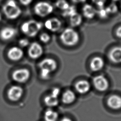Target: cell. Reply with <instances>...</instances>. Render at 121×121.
<instances>
[{
    "label": "cell",
    "instance_id": "cell-5",
    "mask_svg": "<svg viewBox=\"0 0 121 121\" xmlns=\"http://www.w3.org/2000/svg\"><path fill=\"white\" fill-rule=\"evenodd\" d=\"M94 87L98 91L104 92L109 88V82L108 79L103 75H98L95 77L93 79Z\"/></svg>",
    "mask_w": 121,
    "mask_h": 121
},
{
    "label": "cell",
    "instance_id": "cell-24",
    "mask_svg": "<svg viewBox=\"0 0 121 121\" xmlns=\"http://www.w3.org/2000/svg\"><path fill=\"white\" fill-rule=\"evenodd\" d=\"M77 12V9L75 6H69L67 9L63 11L62 15L64 17H69L71 15H72L73 14Z\"/></svg>",
    "mask_w": 121,
    "mask_h": 121
},
{
    "label": "cell",
    "instance_id": "cell-26",
    "mask_svg": "<svg viewBox=\"0 0 121 121\" xmlns=\"http://www.w3.org/2000/svg\"><path fill=\"white\" fill-rule=\"evenodd\" d=\"M40 41L43 43H48L51 39L50 35L46 33H43L41 34L39 37Z\"/></svg>",
    "mask_w": 121,
    "mask_h": 121
},
{
    "label": "cell",
    "instance_id": "cell-23",
    "mask_svg": "<svg viewBox=\"0 0 121 121\" xmlns=\"http://www.w3.org/2000/svg\"><path fill=\"white\" fill-rule=\"evenodd\" d=\"M55 6L58 9L64 11L67 9L70 5L66 0H58L55 3Z\"/></svg>",
    "mask_w": 121,
    "mask_h": 121
},
{
    "label": "cell",
    "instance_id": "cell-13",
    "mask_svg": "<svg viewBox=\"0 0 121 121\" xmlns=\"http://www.w3.org/2000/svg\"><path fill=\"white\" fill-rule=\"evenodd\" d=\"M8 58L13 61H18L21 60L24 56V52L21 48L14 46L10 48L7 53Z\"/></svg>",
    "mask_w": 121,
    "mask_h": 121
},
{
    "label": "cell",
    "instance_id": "cell-18",
    "mask_svg": "<svg viewBox=\"0 0 121 121\" xmlns=\"http://www.w3.org/2000/svg\"><path fill=\"white\" fill-rule=\"evenodd\" d=\"M76 99V95L73 91L70 90H67L63 94L62 101L65 104L72 103Z\"/></svg>",
    "mask_w": 121,
    "mask_h": 121
},
{
    "label": "cell",
    "instance_id": "cell-27",
    "mask_svg": "<svg viewBox=\"0 0 121 121\" xmlns=\"http://www.w3.org/2000/svg\"><path fill=\"white\" fill-rule=\"evenodd\" d=\"M18 44L20 47H26L29 44V41L26 38H22L19 40Z\"/></svg>",
    "mask_w": 121,
    "mask_h": 121
},
{
    "label": "cell",
    "instance_id": "cell-29",
    "mask_svg": "<svg viewBox=\"0 0 121 121\" xmlns=\"http://www.w3.org/2000/svg\"><path fill=\"white\" fill-rule=\"evenodd\" d=\"M60 93V89L58 87H55L53 88V89L52 91L51 95H52L58 97V96L59 95Z\"/></svg>",
    "mask_w": 121,
    "mask_h": 121
},
{
    "label": "cell",
    "instance_id": "cell-7",
    "mask_svg": "<svg viewBox=\"0 0 121 121\" xmlns=\"http://www.w3.org/2000/svg\"><path fill=\"white\" fill-rule=\"evenodd\" d=\"M30 77V71L25 68L16 69L12 74V79L18 83H25L26 82Z\"/></svg>",
    "mask_w": 121,
    "mask_h": 121
},
{
    "label": "cell",
    "instance_id": "cell-8",
    "mask_svg": "<svg viewBox=\"0 0 121 121\" xmlns=\"http://www.w3.org/2000/svg\"><path fill=\"white\" fill-rule=\"evenodd\" d=\"M39 67L40 70L51 73L57 69V63L52 58H45L40 61Z\"/></svg>",
    "mask_w": 121,
    "mask_h": 121
},
{
    "label": "cell",
    "instance_id": "cell-10",
    "mask_svg": "<svg viewBox=\"0 0 121 121\" xmlns=\"http://www.w3.org/2000/svg\"><path fill=\"white\" fill-rule=\"evenodd\" d=\"M45 27L52 32H56L61 28L62 26L61 22L56 17L50 18L44 22Z\"/></svg>",
    "mask_w": 121,
    "mask_h": 121
},
{
    "label": "cell",
    "instance_id": "cell-9",
    "mask_svg": "<svg viewBox=\"0 0 121 121\" xmlns=\"http://www.w3.org/2000/svg\"><path fill=\"white\" fill-rule=\"evenodd\" d=\"M43 52L42 45L37 42L32 43L29 47L28 53L29 57L33 59H37L40 58Z\"/></svg>",
    "mask_w": 121,
    "mask_h": 121
},
{
    "label": "cell",
    "instance_id": "cell-14",
    "mask_svg": "<svg viewBox=\"0 0 121 121\" xmlns=\"http://www.w3.org/2000/svg\"><path fill=\"white\" fill-rule=\"evenodd\" d=\"M105 61L100 56L94 57L90 63V68L92 71L97 72L101 70L104 67Z\"/></svg>",
    "mask_w": 121,
    "mask_h": 121
},
{
    "label": "cell",
    "instance_id": "cell-32",
    "mask_svg": "<svg viewBox=\"0 0 121 121\" xmlns=\"http://www.w3.org/2000/svg\"><path fill=\"white\" fill-rule=\"evenodd\" d=\"M75 3H82L85 2L86 0H71Z\"/></svg>",
    "mask_w": 121,
    "mask_h": 121
},
{
    "label": "cell",
    "instance_id": "cell-15",
    "mask_svg": "<svg viewBox=\"0 0 121 121\" xmlns=\"http://www.w3.org/2000/svg\"><path fill=\"white\" fill-rule=\"evenodd\" d=\"M17 30L12 27H5L0 31V37L3 41H8L13 38L17 34Z\"/></svg>",
    "mask_w": 121,
    "mask_h": 121
},
{
    "label": "cell",
    "instance_id": "cell-12",
    "mask_svg": "<svg viewBox=\"0 0 121 121\" xmlns=\"http://www.w3.org/2000/svg\"><path fill=\"white\" fill-rule=\"evenodd\" d=\"M109 60L115 64L121 63V46H115L108 53Z\"/></svg>",
    "mask_w": 121,
    "mask_h": 121
},
{
    "label": "cell",
    "instance_id": "cell-34",
    "mask_svg": "<svg viewBox=\"0 0 121 121\" xmlns=\"http://www.w3.org/2000/svg\"><path fill=\"white\" fill-rule=\"evenodd\" d=\"M113 2H116V1H119V0H112Z\"/></svg>",
    "mask_w": 121,
    "mask_h": 121
},
{
    "label": "cell",
    "instance_id": "cell-35",
    "mask_svg": "<svg viewBox=\"0 0 121 121\" xmlns=\"http://www.w3.org/2000/svg\"><path fill=\"white\" fill-rule=\"evenodd\" d=\"M1 14L0 13V21L1 20Z\"/></svg>",
    "mask_w": 121,
    "mask_h": 121
},
{
    "label": "cell",
    "instance_id": "cell-19",
    "mask_svg": "<svg viewBox=\"0 0 121 121\" xmlns=\"http://www.w3.org/2000/svg\"><path fill=\"white\" fill-rule=\"evenodd\" d=\"M82 22V16L78 12H76L69 17V22L72 27H77L81 25Z\"/></svg>",
    "mask_w": 121,
    "mask_h": 121
},
{
    "label": "cell",
    "instance_id": "cell-16",
    "mask_svg": "<svg viewBox=\"0 0 121 121\" xmlns=\"http://www.w3.org/2000/svg\"><path fill=\"white\" fill-rule=\"evenodd\" d=\"M75 87L78 93L81 94H85L89 91L91 86L89 82L87 80H81L76 83Z\"/></svg>",
    "mask_w": 121,
    "mask_h": 121
},
{
    "label": "cell",
    "instance_id": "cell-4",
    "mask_svg": "<svg viewBox=\"0 0 121 121\" xmlns=\"http://www.w3.org/2000/svg\"><path fill=\"white\" fill-rule=\"evenodd\" d=\"M34 11L37 16L44 17L50 15L53 11V6L46 1H39L34 7Z\"/></svg>",
    "mask_w": 121,
    "mask_h": 121
},
{
    "label": "cell",
    "instance_id": "cell-2",
    "mask_svg": "<svg viewBox=\"0 0 121 121\" xmlns=\"http://www.w3.org/2000/svg\"><path fill=\"white\" fill-rule=\"evenodd\" d=\"M43 27L42 23L35 20H30L25 22L21 26L22 33L30 37L35 36Z\"/></svg>",
    "mask_w": 121,
    "mask_h": 121
},
{
    "label": "cell",
    "instance_id": "cell-33",
    "mask_svg": "<svg viewBox=\"0 0 121 121\" xmlns=\"http://www.w3.org/2000/svg\"><path fill=\"white\" fill-rule=\"evenodd\" d=\"M60 121H72L71 120V119H70L68 118L65 117V118H63L62 119H61V120Z\"/></svg>",
    "mask_w": 121,
    "mask_h": 121
},
{
    "label": "cell",
    "instance_id": "cell-21",
    "mask_svg": "<svg viewBox=\"0 0 121 121\" xmlns=\"http://www.w3.org/2000/svg\"><path fill=\"white\" fill-rule=\"evenodd\" d=\"M58 118V113L52 109L47 110L44 114V118L45 121H57Z\"/></svg>",
    "mask_w": 121,
    "mask_h": 121
},
{
    "label": "cell",
    "instance_id": "cell-31",
    "mask_svg": "<svg viewBox=\"0 0 121 121\" xmlns=\"http://www.w3.org/2000/svg\"><path fill=\"white\" fill-rule=\"evenodd\" d=\"M33 0H19L20 2L24 6H27L31 3Z\"/></svg>",
    "mask_w": 121,
    "mask_h": 121
},
{
    "label": "cell",
    "instance_id": "cell-1",
    "mask_svg": "<svg viewBox=\"0 0 121 121\" xmlns=\"http://www.w3.org/2000/svg\"><path fill=\"white\" fill-rule=\"evenodd\" d=\"M60 39L62 43L67 46H73L79 41V35L77 31L72 28H65L60 35Z\"/></svg>",
    "mask_w": 121,
    "mask_h": 121
},
{
    "label": "cell",
    "instance_id": "cell-17",
    "mask_svg": "<svg viewBox=\"0 0 121 121\" xmlns=\"http://www.w3.org/2000/svg\"><path fill=\"white\" fill-rule=\"evenodd\" d=\"M83 16L88 19L93 18L96 15L97 10L91 5L86 4L82 8Z\"/></svg>",
    "mask_w": 121,
    "mask_h": 121
},
{
    "label": "cell",
    "instance_id": "cell-30",
    "mask_svg": "<svg viewBox=\"0 0 121 121\" xmlns=\"http://www.w3.org/2000/svg\"><path fill=\"white\" fill-rule=\"evenodd\" d=\"M115 35L119 38H121V25L117 27L115 31Z\"/></svg>",
    "mask_w": 121,
    "mask_h": 121
},
{
    "label": "cell",
    "instance_id": "cell-22",
    "mask_svg": "<svg viewBox=\"0 0 121 121\" xmlns=\"http://www.w3.org/2000/svg\"><path fill=\"white\" fill-rule=\"evenodd\" d=\"M96 15L102 19H105L107 18L110 15L105 7L98 8V9L97 10Z\"/></svg>",
    "mask_w": 121,
    "mask_h": 121
},
{
    "label": "cell",
    "instance_id": "cell-3",
    "mask_svg": "<svg viewBox=\"0 0 121 121\" xmlns=\"http://www.w3.org/2000/svg\"><path fill=\"white\" fill-rule=\"evenodd\" d=\"M5 16L9 19L13 20L18 18L21 14V9L14 0H9L2 7Z\"/></svg>",
    "mask_w": 121,
    "mask_h": 121
},
{
    "label": "cell",
    "instance_id": "cell-6",
    "mask_svg": "<svg viewBox=\"0 0 121 121\" xmlns=\"http://www.w3.org/2000/svg\"><path fill=\"white\" fill-rule=\"evenodd\" d=\"M108 108L112 111H119L121 110V96L115 94L110 95L106 100Z\"/></svg>",
    "mask_w": 121,
    "mask_h": 121
},
{
    "label": "cell",
    "instance_id": "cell-25",
    "mask_svg": "<svg viewBox=\"0 0 121 121\" xmlns=\"http://www.w3.org/2000/svg\"><path fill=\"white\" fill-rule=\"evenodd\" d=\"M106 9L109 15L116 14L118 11V7L114 2L111 3L108 6L106 7Z\"/></svg>",
    "mask_w": 121,
    "mask_h": 121
},
{
    "label": "cell",
    "instance_id": "cell-28",
    "mask_svg": "<svg viewBox=\"0 0 121 121\" xmlns=\"http://www.w3.org/2000/svg\"><path fill=\"white\" fill-rule=\"evenodd\" d=\"M96 5L98 8L104 7L106 0H91Z\"/></svg>",
    "mask_w": 121,
    "mask_h": 121
},
{
    "label": "cell",
    "instance_id": "cell-11",
    "mask_svg": "<svg viewBox=\"0 0 121 121\" xmlns=\"http://www.w3.org/2000/svg\"><path fill=\"white\" fill-rule=\"evenodd\" d=\"M23 91V88L20 86H12L8 91V98L12 101H18L22 97Z\"/></svg>",
    "mask_w": 121,
    "mask_h": 121
},
{
    "label": "cell",
    "instance_id": "cell-20",
    "mask_svg": "<svg viewBox=\"0 0 121 121\" xmlns=\"http://www.w3.org/2000/svg\"><path fill=\"white\" fill-rule=\"evenodd\" d=\"M45 104L49 107H54L57 106L59 103L58 98L51 94L47 95L44 99Z\"/></svg>",
    "mask_w": 121,
    "mask_h": 121
}]
</instances>
